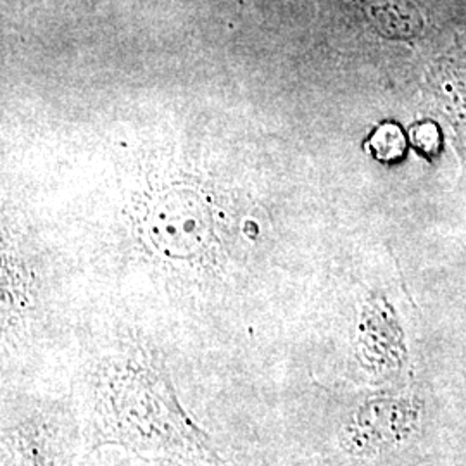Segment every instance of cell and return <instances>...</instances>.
<instances>
[{"instance_id":"obj_4","label":"cell","mask_w":466,"mask_h":466,"mask_svg":"<svg viewBox=\"0 0 466 466\" xmlns=\"http://www.w3.org/2000/svg\"><path fill=\"white\" fill-rule=\"evenodd\" d=\"M371 149L377 152V156L389 161L390 157H398L402 150V138H400V130L392 128V127H383L380 128L373 140H371Z\"/></svg>"},{"instance_id":"obj_2","label":"cell","mask_w":466,"mask_h":466,"mask_svg":"<svg viewBox=\"0 0 466 466\" xmlns=\"http://www.w3.org/2000/svg\"><path fill=\"white\" fill-rule=\"evenodd\" d=\"M2 466H69L63 427L49 417L17 420L4 427Z\"/></svg>"},{"instance_id":"obj_1","label":"cell","mask_w":466,"mask_h":466,"mask_svg":"<svg viewBox=\"0 0 466 466\" xmlns=\"http://www.w3.org/2000/svg\"><path fill=\"white\" fill-rule=\"evenodd\" d=\"M92 439L144 458L217 465L211 437L187 413L167 368L142 350H125L96 368Z\"/></svg>"},{"instance_id":"obj_3","label":"cell","mask_w":466,"mask_h":466,"mask_svg":"<svg viewBox=\"0 0 466 466\" xmlns=\"http://www.w3.org/2000/svg\"><path fill=\"white\" fill-rule=\"evenodd\" d=\"M385 36L411 40L423 32L425 19L413 0H354Z\"/></svg>"}]
</instances>
